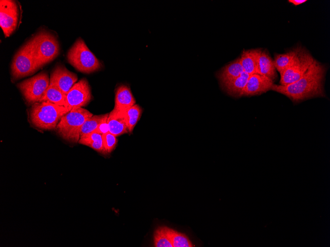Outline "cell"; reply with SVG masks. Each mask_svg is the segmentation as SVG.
<instances>
[{
	"mask_svg": "<svg viewBox=\"0 0 330 247\" xmlns=\"http://www.w3.org/2000/svg\"><path fill=\"white\" fill-rule=\"evenodd\" d=\"M67 112L63 106L49 102H40L31 105L29 119L31 123L39 129H55L61 118Z\"/></svg>",
	"mask_w": 330,
	"mask_h": 247,
	"instance_id": "2",
	"label": "cell"
},
{
	"mask_svg": "<svg viewBox=\"0 0 330 247\" xmlns=\"http://www.w3.org/2000/svg\"><path fill=\"white\" fill-rule=\"evenodd\" d=\"M109 113L99 115H92L88 118L82 126L80 138L93 132L98 126L108 116Z\"/></svg>",
	"mask_w": 330,
	"mask_h": 247,
	"instance_id": "24",
	"label": "cell"
},
{
	"mask_svg": "<svg viewBox=\"0 0 330 247\" xmlns=\"http://www.w3.org/2000/svg\"><path fill=\"white\" fill-rule=\"evenodd\" d=\"M90 85L85 78L76 83L66 95L64 107L69 112L71 109L86 106L91 101Z\"/></svg>",
	"mask_w": 330,
	"mask_h": 247,
	"instance_id": "10",
	"label": "cell"
},
{
	"mask_svg": "<svg viewBox=\"0 0 330 247\" xmlns=\"http://www.w3.org/2000/svg\"><path fill=\"white\" fill-rule=\"evenodd\" d=\"M257 74L269 78L274 81L277 76L274 61L271 59L266 50L261 51L259 54Z\"/></svg>",
	"mask_w": 330,
	"mask_h": 247,
	"instance_id": "17",
	"label": "cell"
},
{
	"mask_svg": "<svg viewBox=\"0 0 330 247\" xmlns=\"http://www.w3.org/2000/svg\"><path fill=\"white\" fill-rule=\"evenodd\" d=\"M273 81L258 74L250 75L242 96L250 97L258 95L271 90Z\"/></svg>",
	"mask_w": 330,
	"mask_h": 247,
	"instance_id": "12",
	"label": "cell"
},
{
	"mask_svg": "<svg viewBox=\"0 0 330 247\" xmlns=\"http://www.w3.org/2000/svg\"><path fill=\"white\" fill-rule=\"evenodd\" d=\"M244 71L240 58L223 67L217 72L216 76L221 85L239 76Z\"/></svg>",
	"mask_w": 330,
	"mask_h": 247,
	"instance_id": "14",
	"label": "cell"
},
{
	"mask_svg": "<svg viewBox=\"0 0 330 247\" xmlns=\"http://www.w3.org/2000/svg\"><path fill=\"white\" fill-rule=\"evenodd\" d=\"M142 112L141 107L139 105L135 104L123 112L129 132H132L141 116Z\"/></svg>",
	"mask_w": 330,
	"mask_h": 247,
	"instance_id": "23",
	"label": "cell"
},
{
	"mask_svg": "<svg viewBox=\"0 0 330 247\" xmlns=\"http://www.w3.org/2000/svg\"><path fill=\"white\" fill-rule=\"evenodd\" d=\"M35 58L40 68L53 61L58 55L59 45L51 33L41 31L30 40Z\"/></svg>",
	"mask_w": 330,
	"mask_h": 247,
	"instance_id": "4",
	"label": "cell"
},
{
	"mask_svg": "<svg viewBox=\"0 0 330 247\" xmlns=\"http://www.w3.org/2000/svg\"><path fill=\"white\" fill-rule=\"evenodd\" d=\"M109 132L116 137L127 133L124 113L113 109L109 113L107 119Z\"/></svg>",
	"mask_w": 330,
	"mask_h": 247,
	"instance_id": "15",
	"label": "cell"
},
{
	"mask_svg": "<svg viewBox=\"0 0 330 247\" xmlns=\"http://www.w3.org/2000/svg\"><path fill=\"white\" fill-rule=\"evenodd\" d=\"M164 228L171 241L173 247H194L189 239L185 234L166 226H164Z\"/></svg>",
	"mask_w": 330,
	"mask_h": 247,
	"instance_id": "21",
	"label": "cell"
},
{
	"mask_svg": "<svg viewBox=\"0 0 330 247\" xmlns=\"http://www.w3.org/2000/svg\"><path fill=\"white\" fill-rule=\"evenodd\" d=\"M104 148L107 153H111L117 144L116 137L110 132L102 135Z\"/></svg>",
	"mask_w": 330,
	"mask_h": 247,
	"instance_id": "26",
	"label": "cell"
},
{
	"mask_svg": "<svg viewBox=\"0 0 330 247\" xmlns=\"http://www.w3.org/2000/svg\"><path fill=\"white\" fill-rule=\"evenodd\" d=\"M0 5V26L5 36L8 37L19 25L21 6L17 1L13 0H1Z\"/></svg>",
	"mask_w": 330,
	"mask_h": 247,
	"instance_id": "9",
	"label": "cell"
},
{
	"mask_svg": "<svg viewBox=\"0 0 330 247\" xmlns=\"http://www.w3.org/2000/svg\"><path fill=\"white\" fill-rule=\"evenodd\" d=\"M77 80L75 73L64 65L57 64L51 73L49 84L56 86L66 95Z\"/></svg>",
	"mask_w": 330,
	"mask_h": 247,
	"instance_id": "11",
	"label": "cell"
},
{
	"mask_svg": "<svg viewBox=\"0 0 330 247\" xmlns=\"http://www.w3.org/2000/svg\"><path fill=\"white\" fill-rule=\"evenodd\" d=\"M48 74L42 71L18 83L17 86L27 103L33 105L39 102L49 85Z\"/></svg>",
	"mask_w": 330,
	"mask_h": 247,
	"instance_id": "8",
	"label": "cell"
},
{
	"mask_svg": "<svg viewBox=\"0 0 330 247\" xmlns=\"http://www.w3.org/2000/svg\"><path fill=\"white\" fill-rule=\"evenodd\" d=\"M250 75L243 71L236 78L221 86V88L229 95L234 97H242Z\"/></svg>",
	"mask_w": 330,
	"mask_h": 247,
	"instance_id": "18",
	"label": "cell"
},
{
	"mask_svg": "<svg viewBox=\"0 0 330 247\" xmlns=\"http://www.w3.org/2000/svg\"><path fill=\"white\" fill-rule=\"evenodd\" d=\"M314 60L305 48L297 46V51L290 64L280 73V84L287 85L298 80L305 74Z\"/></svg>",
	"mask_w": 330,
	"mask_h": 247,
	"instance_id": "7",
	"label": "cell"
},
{
	"mask_svg": "<svg viewBox=\"0 0 330 247\" xmlns=\"http://www.w3.org/2000/svg\"><path fill=\"white\" fill-rule=\"evenodd\" d=\"M108 117V116L104 119L93 132L97 133L101 135L109 132V126L107 122Z\"/></svg>",
	"mask_w": 330,
	"mask_h": 247,
	"instance_id": "27",
	"label": "cell"
},
{
	"mask_svg": "<svg viewBox=\"0 0 330 247\" xmlns=\"http://www.w3.org/2000/svg\"><path fill=\"white\" fill-rule=\"evenodd\" d=\"M297 51V47L284 54H277L274 61L276 69L280 73L284 71L290 64Z\"/></svg>",
	"mask_w": 330,
	"mask_h": 247,
	"instance_id": "22",
	"label": "cell"
},
{
	"mask_svg": "<svg viewBox=\"0 0 330 247\" xmlns=\"http://www.w3.org/2000/svg\"><path fill=\"white\" fill-rule=\"evenodd\" d=\"M154 245L156 247H173L164 226L158 227L155 231Z\"/></svg>",
	"mask_w": 330,
	"mask_h": 247,
	"instance_id": "25",
	"label": "cell"
},
{
	"mask_svg": "<svg viewBox=\"0 0 330 247\" xmlns=\"http://www.w3.org/2000/svg\"><path fill=\"white\" fill-rule=\"evenodd\" d=\"M261 49L244 50L240 58L244 71L249 75L257 74L258 60Z\"/></svg>",
	"mask_w": 330,
	"mask_h": 247,
	"instance_id": "16",
	"label": "cell"
},
{
	"mask_svg": "<svg viewBox=\"0 0 330 247\" xmlns=\"http://www.w3.org/2000/svg\"><path fill=\"white\" fill-rule=\"evenodd\" d=\"M92 115L90 112L83 108H73L62 116L55 130L63 139L76 143L80 139L82 125Z\"/></svg>",
	"mask_w": 330,
	"mask_h": 247,
	"instance_id": "3",
	"label": "cell"
},
{
	"mask_svg": "<svg viewBox=\"0 0 330 247\" xmlns=\"http://www.w3.org/2000/svg\"><path fill=\"white\" fill-rule=\"evenodd\" d=\"M326 70L325 65L314 60L298 80L287 85L274 84L271 90L287 96L293 102L325 97L324 81Z\"/></svg>",
	"mask_w": 330,
	"mask_h": 247,
	"instance_id": "1",
	"label": "cell"
},
{
	"mask_svg": "<svg viewBox=\"0 0 330 247\" xmlns=\"http://www.w3.org/2000/svg\"><path fill=\"white\" fill-rule=\"evenodd\" d=\"M66 95L56 86L49 84L40 102H49L59 106H65Z\"/></svg>",
	"mask_w": 330,
	"mask_h": 247,
	"instance_id": "20",
	"label": "cell"
},
{
	"mask_svg": "<svg viewBox=\"0 0 330 247\" xmlns=\"http://www.w3.org/2000/svg\"><path fill=\"white\" fill-rule=\"evenodd\" d=\"M67 58L72 66L83 73H90L97 71L102 67L101 63L81 37L76 40L69 50Z\"/></svg>",
	"mask_w": 330,
	"mask_h": 247,
	"instance_id": "5",
	"label": "cell"
},
{
	"mask_svg": "<svg viewBox=\"0 0 330 247\" xmlns=\"http://www.w3.org/2000/svg\"><path fill=\"white\" fill-rule=\"evenodd\" d=\"M40 69L29 40L14 55L11 65L12 79L16 80L33 74Z\"/></svg>",
	"mask_w": 330,
	"mask_h": 247,
	"instance_id": "6",
	"label": "cell"
},
{
	"mask_svg": "<svg viewBox=\"0 0 330 247\" xmlns=\"http://www.w3.org/2000/svg\"><path fill=\"white\" fill-rule=\"evenodd\" d=\"M135 104V100L129 88L124 85L118 87L116 92L113 109L123 113Z\"/></svg>",
	"mask_w": 330,
	"mask_h": 247,
	"instance_id": "13",
	"label": "cell"
},
{
	"mask_svg": "<svg viewBox=\"0 0 330 247\" xmlns=\"http://www.w3.org/2000/svg\"><path fill=\"white\" fill-rule=\"evenodd\" d=\"M78 142L88 146L102 154H106L103 145L102 135L92 132L80 138Z\"/></svg>",
	"mask_w": 330,
	"mask_h": 247,
	"instance_id": "19",
	"label": "cell"
},
{
	"mask_svg": "<svg viewBox=\"0 0 330 247\" xmlns=\"http://www.w3.org/2000/svg\"><path fill=\"white\" fill-rule=\"evenodd\" d=\"M288 1L292 3L294 5H298L307 1L306 0H289Z\"/></svg>",
	"mask_w": 330,
	"mask_h": 247,
	"instance_id": "28",
	"label": "cell"
}]
</instances>
